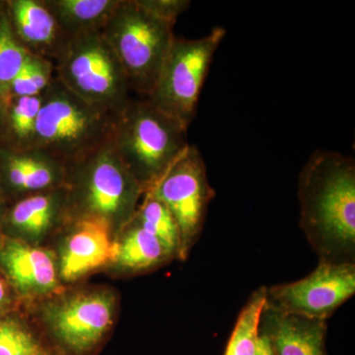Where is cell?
<instances>
[{
  "instance_id": "cell-1",
  "label": "cell",
  "mask_w": 355,
  "mask_h": 355,
  "mask_svg": "<svg viewBox=\"0 0 355 355\" xmlns=\"http://www.w3.org/2000/svg\"><path fill=\"white\" fill-rule=\"evenodd\" d=\"M300 227L319 263H355V161L318 149L298 178Z\"/></svg>"
},
{
  "instance_id": "cell-2",
  "label": "cell",
  "mask_w": 355,
  "mask_h": 355,
  "mask_svg": "<svg viewBox=\"0 0 355 355\" xmlns=\"http://www.w3.org/2000/svg\"><path fill=\"white\" fill-rule=\"evenodd\" d=\"M187 132L186 125L148 100H132L116 118L110 141L146 193L190 146Z\"/></svg>"
},
{
  "instance_id": "cell-3",
  "label": "cell",
  "mask_w": 355,
  "mask_h": 355,
  "mask_svg": "<svg viewBox=\"0 0 355 355\" xmlns=\"http://www.w3.org/2000/svg\"><path fill=\"white\" fill-rule=\"evenodd\" d=\"M67 168L70 217L102 219L118 236L137 214L144 191L111 141Z\"/></svg>"
},
{
  "instance_id": "cell-4",
  "label": "cell",
  "mask_w": 355,
  "mask_h": 355,
  "mask_svg": "<svg viewBox=\"0 0 355 355\" xmlns=\"http://www.w3.org/2000/svg\"><path fill=\"white\" fill-rule=\"evenodd\" d=\"M116 118L83 101L55 76L42 94L33 148L67 167L108 144Z\"/></svg>"
},
{
  "instance_id": "cell-5",
  "label": "cell",
  "mask_w": 355,
  "mask_h": 355,
  "mask_svg": "<svg viewBox=\"0 0 355 355\" xmlns=\"http://www.w3.org/2000/svg\"><path fill=\"white\" fill-rule=\"evenodd\" d=\"M44 338L55 355H96L111 333L119 299L111 289L91 287L42 301Z\"/></svg>"
},
{
  "instance_id": "cell-6",
  "label": "cell",
  "mask_w": 355,
  "mask_h": 355,
  "mask_svg": "<svg viewBox=\"0 0 355 355\" xmlns=\"http://www.w3.org/2000/svg\"><path fill=\"white\" fill-rule=\"evenodd\" d=\"M174 25L154 17L135 0H121L102 29L130 90L148 97L171 49Z\"/></svg>"
},
{
  "instance_id": "cell-7",
  "label": "cell",
  "mask_w": 355,
  "mask_h": 355,
  "mask_svg": "<svg viewBox=\"0 0 355 355\" xmlns=\"http://www.w3.org/2000/svg\"><path fill=\"white\" fill-rule=\"evenodd\" d=\"M53 64L55 76L96 108L119 116L132 101L123 67L101 31L70 38Z\"/></svg>"
},
{
  "instance_id": "cell-8",
  "label": "cell",
  "mask_w": 355,
  "mask_h": 355,
  "mask_svg": "<svg viewBox=\"0 0 355 355\" xmlns=\"http://www.w3.org/2000/svg\"><path fill=\"white\" fill-rule=\"evenodd\" d=\"M225 36L223 27H214L202 38L175 37L157 83L146 99L189 128L197 114L212 60Z\"/></svg>"
},
{
  "instance_id": "cell-9",
  "label": "cell",
  "mask_w": 355,
  "mask_h": 355,
  "mask_svg": "<svg viewBox=\"0 0 355 355\" xmlns=\"http://www.w3.org/2000/svg\"><path fill=\"white\" fill-rule=\"evenodd\" d=\"M146 193L164 202L171 212L181 239L180 260L186 261L202 236L207 209L216 196L198 147L189 146L162 179Z\"/></svg>"
},
{
  "instance_id": "cell-10",
  "label": "cell",
  "mask_w": 355,
  "mask_h": 355,
  "mask_svg": "<svg viewBox=\"0 0 355 355\" xmlns=\"http://www.w3.org/2000/svg\"><path fill=\"white\" fill-rule=\"evenodd\" d=\"M355 294V263H319L289 284L266 287V307L286 314L329 319Z\"/></svg>"
},
{
  "instance_id": "cell-11",
  "label": "cell",
  "mask_w": 355,
  "mask_h": 355,
  "mask_svg": "<svg viewBox=\"0 0 355 355\" xmlns=\"http://www.w3.org/2000/svg\"><path fill=\"white\" fill-rule=\"evenodd\" d=\"M55 236L60 241L55 254L62 284H73L114 263L116 235L102 219L69 217Z\"/></svg>"
},
{
  "instance_id": "cell-12",
  "label": "cell",
  "mask_w": 355,
  "mask_h": 355,
  "mask_svg": "<svg viewBox=\"0 0 355 355\" xmlns=\"http://www.w3.org/2000/svg\"><path fill=\"white\" fill-rule=\"evenodd\" d=\"M0 273L17 297L43 301L64 291L55 252L7 236L0 241Z\"/></svg>"
},
{
  "instance_id": "cell-13",
  "label": "cell",
  "mask_w": 355,
  "mask_h": 355,
  "mask_svg": "<svg viewBox=\"0 0 355 355\" xmlns=\"http://www.w3.org/2000/svg\"><path fill=\"white\" fill-rule=\"evenodd\" d=\"M69 217L67 187L40 191L18 198L6 209L3 234L43 246L60 232Z\"/></svg>"
},
{
  "instance_id": "cell-14",
  "label": "cell",
  "mask_w": 355,
  "mask_h": 355,
  "mask_svg": "<svg viewBox=\"0 0 355 355\" xmlns=\"http://www.w3.org/2000/svg\"><path fill=\"white\" fill-rule=\"evenodd\" d=\"M67 166L38 148L14 150L0 146V195L14 198L65 186ZM3 200V198H2Z\"/></svg>"
},
{
  "instance_id": "cell-15",
  "label": "cell",
  "mask_w": 355,
  "mask_h": 355,
  "mask_svg": "<svg viewBox=\"0 0 355 355\" xmlns=\"http://www.w3.org/2000/svg\"><path fill=\"white\" fill-rule=\"evenodd\" d=\"M4 10L14 37L28 53L53 62L58 60L70 38L43 0H11Z\"/></svg>"
},
{
  "instance_id": "cell-16",
  "label": "cell",
  "mask_w": 355,
  "mask_h": 355,
  "mask_svg": "<svg viewBox=\"0 0 355 355\" xmlns=\"http://www.w3.org/2000/svg\"><path fill=\"white\" fill-rule=\"evenodd\" d=\"M260 331L270 340L273 355H327L326 320L286 314L265 306Z\"/></svg>"
},
{
  "instance_id": "cell-17",
  "label": "cell",
  "mask_w": 355,
  "mask_h": 355,
  "mask_svg": "<svg viewBox=\"0 0 355 355\" xmlns=\"http://www.w3.org/2000/svg\"><path fill=\"white\" fill-rule=\"evenodd\" d=\"M175 260L157 238L132 219L116 236L114 268L125 275H139L156 270Z\"/></svg>"
},
{
  "instance_id": "cell-18",
  "label": "cell",
  "mask_w": 355,
  "mask_h": 355,
  "mask_svg": "<svg viewBox=\"0 0 355 355\" xmlns=\"http://www.w3.org/2000/svg\"><path fill=\"white\" fill-rule=\"evenodd\" d=\"M121 0H43L60 29L69 37L102 31Z\"/></svg>"
},
{
  "instance_id": "cell-19",
  "label": "cell",
  "mask_w": 355,
  "mask_h": 355,
  "mask_svg": "<svg viewBox=\"0 0 355 355\" xmlns=\"http://www.w3.org/2000/svg\"><path fill=\"white\" fill-rule=\"evenodd\" d=\"M42 95L13 98L0 125V146L26 150L34 146Z\"/></svg>"
},
{
  "instance_id": "cell-20",
  "label": "cell",
  "mask_w": 355,
  "mask_h": 355,
  "mask_svg": "<svg viewBox=\"0 0 355 355\" xmlns=\"http://www.w3.org/2000/svg\"><path fill=\"white\" fill-rule=\"evenodd\" d=\"M0 355H55L43 334L19 315L0 316Z\"/></svg>"
},
{
  "instance_id": "cell-21",
  "label": "cell",
  "mask_w": 355,
  "mask_h": 355,
  "mask_svg": "<svg viewBox=\"0 0 355 355\" xmlns=\"http://www.w3.org/2000/svg\"><path fill=\"white\" fill-rule=\"evenodd\" d=\"M266 303V286L257 288L242 308L224 355H256L261 314Z\"/></svg>"
},
{
  "instance_id": "cell-22",
  "label": "cell",
  "mask_w": 355,
  "mask_h": 355,
  "mask_svg": "<svg viewBox=\"0 0 355 355\" xmlns=\"http://www.w3.org/2000/svg\"><path fill=\"white\" fill-rule=\"evenodd\" d=\"M27 55L11 31L3 6L0 9V125L12 100L11 86Z\"/></svg>"
},
{
  "instance_id": "cell-23",
  "label": "cell",
  "mask_w": 355,
  "mask_h": 355,
  "mask_svg": "<svg viewBox=\"0 0 355 355\" xmlns=\"http://www.w3.org/2000/svg\"><path fill=\"white\" fill-rule=\"evenodd\" d=\"M133 219L155 236L174 259L180 260L181 239L179 229L164 202L144 193V200L139 203Z\"/></svg>"
},
{
  "instance_id": "cell-24",
  "label": "cell",
  "mask_w": 355,
  "mask_h": 355,
  "mask_svg": "<svg viewBox=\"0 0 355 355\" xmlns=\"http://www.w3.org/2000/svg\"><path fill=\"white\" fill-rule=\"evenodd\" d=\"M55 64L46 58L28 53L11 86V97H32L43 94L55 78Z\"/></svg>"
},
{
  "instance_id": "cell-25",
  "label": "cell",
  "mask_w": 355,
  "mask_h": 355,
  "mask_svg": "<svg viewBox=\"0 0 355 355\" xmlns=\"http://www.w3.org/2000/svg\"><path fill=\"white\" fill-rule=\"evenodd\" d=\"M141 8L166 23L176 24L178 18L191 6L190 0H135Z\"/></svg>"
},
{
  "instance_id": "cell-26",
  "label": "cell",
  "mask_w": 355,
  "mask_h": 355,
  "mask_svg": "<svg viewBox=\"0 0 355 355\" xmlns=\"http://www.w3.org/2000/svg\"><path fill=\"white\" fill-rule=\"evenodd\" d=\"M16 297L17 295L12 287L9 286L3 275L0 273V316L10 312L15 303Z\"/></svg>"
},
{
  "instance_id": "cell-27",
  "label": "cell",
  "mask_w": 355,
  "mask_h": 355,
  "mask_svg": "<svg viewBox=\"0 0 355 355\" xmlns=\"http://www.w3.org/2000/svg\"><path fill=\"white\" fill-rule=\"evenodd\" d=\"M256 355H273L272 345L265 333L260 331L258 347H257Z\"/></svg>"
},
{
  "instance_id": "cell-28",
  "label": "cell",
  "mask_w": 355,
  "mask_h": 355,
  "mask_svg": "<svg viewBox=\"0 0 355 355\" xmlns=\"http://www.w3.org/2000/svg\"><path fill=\"white\" fill-rule=\"evenodd\" d=\"M3 200H0V241H1L2 238H3V219L4 214H6V209H4L3 207Z\"/></svg>"
},
{
  "instance_id": "cell-29",
  "label": "cell",
  "mask_w": 355,
  "mask_h": 355,
  "mask_svg": "<svg viewBox=\"0 0 355 355\" xmlns=\"http://www.w3.org/2000/svg\"><path fill=\"white\" fill-rule=\"evenodd\" d=\"M0 200H2L1 195H0ZM3 202H4V200H3Z\"/></svg>"
}]
</instances>
